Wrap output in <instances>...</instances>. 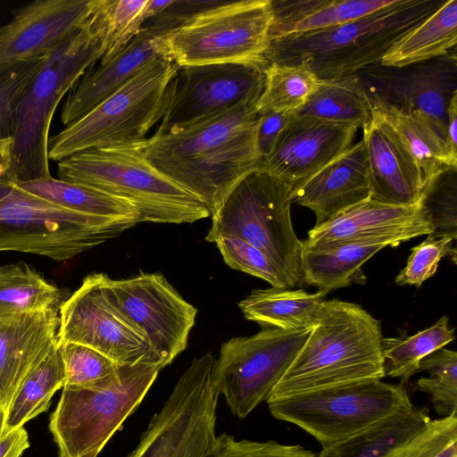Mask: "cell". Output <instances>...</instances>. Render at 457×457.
Instances as JSON below:
<instances>
[{
  "label": "cell",
  "instance_id": "1",
  "mask_svg": "<svg viewBox=\"0 0 457 457\" xmlns=\"http://www.w3.org/2000/svg\"><path fill=\"white\" fill-rule=\"evenodd\" d=\"M259 119L256 104L243 106L187 129L154 133L137 146L212 215L242 178L260 168Z\"/></svg>",
  "mask_w": 457,
  "mask_h": 457
},
{
  "label": "cell",
  "instance_id": "2",
  "mask_svg": "<svg viewBox=\"0 0 457 457\" xmlns=\"http://www.w3.org/2000/svg\"><path fill=\"white\" fill-rule=\"evenodd\" d=\"M380 322L360 305L324 300L303 345L267 400L386 377Z\"/></svg>",
  "mask_w": 457,
  "mask_h": 457
},
{
  "label": "cell",
  "instance_id": "3",
  "mask_svg": "<svg viewBox=\"0 0 457 457\" xmlns=\"http://www.w3.org/2000/svg\"><path fill=\"white\" fill-rule=\"evenodd\" d=\"M443 0H394L364 17L333 27L270 40L265 62L306 63L319 79H339L378 63L403 34L440 7Z\"/></svg>",
  "mask_w": 457,
  "mask_h": 457
},
{
  "label": "cell",
  "instance_id": "4",
  "mask_svg": "<svg viewBox=\"0 0 457 457\" xmlns=\"http://www.w3.org/2000/svg\"><path fill=\"white\" fill-rule=\"evenodd\" d=\"M58 179L83 184L132 204L140 222L182 224L211 213L141 153L137 144L92 149L58 162Z\"/></svg>",
  "mask_w": 457,
  "mask_h": 457
},
{
  "label": "cell",
  "instance_id": "5",
  "mask_svg": "<svg viewBox=\"0 0 457 457\" xmlns=\"http://www.w3.org/2000/svg\"><path fill=\"white\" fill-rule=\"evenodd\" d=\"M103 55V42L90 17L47 54L21 102L11 143L8 175L16 183L51 176L48 141L54 111Z\"/></svg>",
  "mask_w": 457,
  "mask_h": 457
},
{
  "label": "cell",
  "instance_id": "6",
  "mask_svg": "<svg viewBox=\"0 0 457 457\" xmlns=\"http://www.w3.org/2000/svg\"><path fill=\"white\" fill-rule=\"evenodd\" d=\"M137 224L75 212L34 195L8 175L0 177V252L66 261Z\"/></svg>",
  "mask_w": 457,
  "mask_h": 457
},
{
  "label": "cell",
  "instance_id": "7",
  "mask_svg": "<svg viewBox=\"0 0 457 457\" xmlns=\"http://www.w3.org/2000/svg\"><path fill=\"white\" fill-rule=\"evenodd\" d=\"M178 65L159 57L87 114L49 138L48 158L60 162L87 150L130 145L163 116L168 87Z\"/></svg>",
  "mask_w": 457,
  "mask_h": 457
},
{
  "label": "cell",
  "instance_id": "8",
  "mask_svg": "<svg viewBox=\"0 0 457 457\" xmlns=\"http://www.w3.org/2000/svg\"><path fill=\"white\" fill-rule=\"evenodd\" d=\"M162 369L120 365L108 378L87 387L63 386L49 418L58 457H97L139 406Z\"/></svg>",
  "mask_w": 457,
  "mask_h": 457
},
{
  "label": "cell",
  "instance_id": "9",
  "mask_svg": "<svg viewBox=\"0 0 457 457\" xmlns=\"http://www.w3.org/2000/svg\"><path fill=\"white\" fill-rule=\"evenodd\" d=\"M291 193L288 185L266 170H252L212 214L205 240L220 235L241 238L265 253L292 288L302 286L303 245L291 220Z\"/></svg>",
  "mask_w": 457,
  "mask_h": 457
},
{
  "label": "cell",
  "instance_id": "10",
  "mask_svg": "<svg viewBox=\"0 0 457 457\" xmlns=\"http://www.w3.org/2000/svg\"><path fill=\"white\" fill-rule=\"evenodd\" d=\"M277 420L299 427L322 448L351 437L405 408V383L363 379L267 400Z\"/></svg>",
  "mask_w": 457,
  "mask_h": 457
},
{
  "label": "cell",
  "instance_id": "11",
  "mask_svg": "<svg viewBox=\"0 0 457 457\" xmlns=\"http://www.w3.org/2000/svg\"><path fill=\"white\" fill-rule=\"evenodd\" d=\"M271 20L270 0H225L166 34L167 57L178 66L253 62L266 67Z\"/></svg>",
  "mask_w": 457,
  "mask_h": 457
},
{
  "label": "cell",
  "instance_id": "12",
  "mask_svg": "<svg viewBox=\"0 0 457 457\" xmlns=\"http://www.w3.org/2000/svg\"><path fill=\"white\" fill-rule=\"evenodd\" d=\"M216 358H195L128 457H207L216 439Z\"/></svg>",
  "mask_w": 457,
  "mask_h": 457
},
{
  "label": "cell",
  "instance_id": "13",
  "mask_svg": "<svg viewBox=\"0 0 457 457\" xmlns=\"http://www.w3.org/2000/svg\"><path fill=\"white\" fill-rule=\"evenodd\" d=\"M311 329L263 328L251 337H232L221 345L213 382L233 415L245 419L267 401Z\"/></svg>",
  "mask_w": 457,
  "mask_h": 457
},
{
  "label": "cell",
  "instance_id": "14",
  "mask_svg": "<svg viewBox=\"0 0 457 457\" xmlns=\"http://www.w3.org/2000/svg\"><path fill=\"white\" fill-rule=\"evenodd\" d=\"M265 68L253 62L179 66L169 84L164 113L155 133L187 129L256 104L264 89Z\"/></svg>",
  "mask_w": 457,
  "mask_h": 457
},
{
  "label": "cell",
  "instance_id": "15",
  "mask_svg": "<svg viewBox=\"0 0 457 457\" xmlns=\"http://www.w3.org/2000/svg\"><path fill=\"white\" fill-rule=\"evenodd\" d=\"M103 288L111 303L146 337L157 366L163 369L187 348L197 309L162 274L125 279L103 274Z\"/></svg>",
  "mask_w": 457,
  "mask_h": 457
},
{
  "label": "cell",
  "instance_id": "16",
  "mask_svg": "<svg viewBox=\"0 0 457 457\" xmlns=\"http://www.w3.org/2000/svg\"><path fill=\"white\" fill-rule=\"evenodd\" d=\"M103 274L85 277L60 306L58 343L91 347L120 365L157 366L146 337L108 300Z\"/></svg>",
  "mask_w": 457,
  "mask_h": 457
},
{
  "label": "cell",
  "instance_id": "17",
  "mask_svg": "<svg viewBox=\"0 0 457 457\" xmlns=\"http://www.w3.org/2000/svg\"><path fill=\"white\" fill-rule=\"evenodd\" d=\"M355 74L370 100L403 114L426 117L445 139L448 107L457 95L456 48L445 55L403 67L378 62Z\"/></svg>",
  "mask_w": 457,
  "mask_h": 457
},
{
  "label": "cell",
  "instance_id": "18",
  "mask_svg": "<svg viewBox=\"0 0 457 457\" xmlns=\"http://www.w3.org/2000/svg\"><path fill=\"white\" fill-rule=\"evenodd\" d=\"M430 218L420 202L395 206L370 200L314 226L303 242L304 249L320 250L350 242H379L396 247L401 243L432 232Z\"/></svg>",
  "mask_w": 457,
  "mask_h": 457
},
{
  "label": "cell",
  "instance_id": "19",
  "mask_svg": "<svg viewBox=\"0 0 457 457\" xmlns=\"http://www.w3.org/2000/svg\"><path fill=\"white\" fill-rule=\"evenodd\" d=\"M358 129L293 114L259 169L293 190L346 151Z\"/></svg>",
  "mask_w": 457,
  "mask_h": 457
},
{
  "label": "cell",
  "instance_id": "20",
  "mask_svg": "<svg viewBox=\"0 0 457 457\" xmlns=\"http://www.w3.org/2000/svg\"><path fill=\"white\" fill-rule=\"evenodd\" d=\"M94 0H37L0 26V65L52 52L89 19Z\"/></svg>",
  "mask_w": 457,
  "mask_h": 457
},
{
  "label": "cell",
  "instance_id": "21",
  "mask_svg": "<svg viewBox=\"0 0 457 457\" xmlns=\"http://www.w3.org/2000/svg\"><path fill=\"white\" fill-rule=\"evenodd\" d=\"M362 131L370 180V200L395 206L420 202L426 189L421 173L395 131L372 111Z\"/></svg>",
  "mask_w": 457,
  "mask_h": 457
},
{
  "label": "cell",
  "instance_id": "22",
  "mask_svg": "<svg viewBox=\"0 0 457 457\" xmlns=\"http://www.w3.org/2000/svg\"><path fill=\"white\" fill-rule=\"evenodd\" d=\"M59 310L0 317V408L58 344Z\"/></svg>",
  "mask_w": 457,
  "mask_h": 457
},
{
  "label": "cell",
  "instance_id": "23",
  "mask_svg": "<svg viewBox=\"0 0 457 457\" xmlns=\"http://www.w3.org/2000/svg\"><path fill=\"white\" fill-rule=\"evenodd\" d=\"M370 197V180L362 140L352 145L291 193L292 202L314 212L315 226L331 220Z\"/></svg>",
  "mask_w": 457,
  "mask_h": 457
},
{
  "label": "cell",
  "instance_id": "24",
  "mask_svg": "<svg viewBox=\"0 0 457 457\" xmlns=\"http://www.w3.org/2000/svg\"><path fill=\"white\" fill-rule=\"evenodd\" d=\"M167 57L165 36L141 29L117 54L89 68L70 91L61 112L66 127L112 95L152 61Z\"/></svg>",
  "mask_w": 457,
  "mask_h": 457
},
{
  "label": "cell",
  "instance_id": "25",
  "mask_svg": "<svg viewBox=\"0 0 457 457\" xmlns=\"http://www.w3.org/2000/svg\"><path fill=\"white\" fill-rule=\"evenodd\" d=\"M393 1L270 0L272 20L270 41L337 27L380 10Z\"/></svg>",
  "mask_w": 457,
  "mask_h": 457
},
{
  "label": "cell",
  "instance_id": "26",
  "mask_svg": "<svg viewBox=\"0 0 457 457\" xmlns=\"http://www.w3.org/2000/svg\"><path fill=\"white\" fill-rule=\"evenodd\" d=\"M325 296L320 291L271 287L253 290L238 306L246 320L263 328L303 330L313 328Z\"/></svg>",
  "mask_w": 457,
  "mask_h": 457
},
{
  "label": "cell",
  "instance_id": "27",
  "mask_svg": "<svg viewBox=\"0 0 457 457\" xmlns=\"http://www.w3.org/2000/svg\"><path fill=\"white\" fill-rule=\"evenodd\" d=\"M388 246L379 242H350L320 250L303 248V283L328 293L353 283L364 284L362 265L375 253Z\"/></svg>",
  "mask_w": 457,
  "mask_h": 457
},
{
  "label": "cell",
  "instance_id": "28",
  "mask_svg": "<svg viewBox=\"0 0 457 457\" xmlns=\"http://www.w3.org/2000/svg\"><path fill=\"white\" fill-rule=\"evenodd\" d=\"M457 0H446L397 39L379 63L403 67L445 55L456 48Z\"/></svg>",
  "mask_w": 457,
  "mask_h": 457
},
{
  "label": "cell",
  "instance_id": "29",
  "mask_svg": "<svg viewBox=\"0 0 457 457\" xmlns=\"http://www.w3.org/2000/svg\"><path fill=\"white\" fill-rule=\"evenodd\" d=\"M370 102L371 111L390 126L417 164L426 187L444 169L457 167L451 162L445 139L428 119L403 114L376 100Z\"/></svg>",
  "mask_w": 457,
  "mask_h": 457
},
{
  "label": "cell",
  "instance_id": "30",
  "mask_svg": "<svg viewBox=\"0 0 457 457\" xmlns=\"http://www.w3.org/2000/svg\"><path fill=\"white\" fill-rule=\"evenodd\" d=\"M428 412L426 406L400 410L351 437L322 448L316 457H386L431 420Z\"/></svg>",
  "mask_w": 457,
  "mask_h": 457
},
{
  "label": "cell",
  "instance_id": "31",
  "mask_svg": "<svg viewBox=\"0 0 457 457\" xmlns=\"http://www.w3.org/2000/svg\"><path fill=\"white\" fill-rule=\"evenodd\" d=\"M17 184L34 195L75 212L140 223L138 211L132 204L83 184L52 176Z\"/></svg>",
  "mask_w": 457,
  "mask_h": 457
},
{
  "label": "cell",
  "instance_id": "32",
  "mask_svg": "<svg viewBox=\"0 0 457 457\" xmlns=\"http://www.w3.org/2000/svg\"><path fill=\"white\" fill-rule=\"evenodd\" d=\"M295 117L362 128L371 119V104L356 74L320 79L315 92Z\"/></svg>",
  "mask_w": 457,
  "mask_h": 457
},
{
  "label": "cell",
  "instance_id": "33",
  "mask_svg": "<svg viewBox=\"0 0 457 457\" xmlns=\"http://www.w3.org/2000/svg\"><path fill=\"white\" fill-rule=\"evenodd\" d=\"M65 381L60 345L30 372L21 383L5 410L2 434L23 427L48 410L54 393Z\"/></svg>",
  "mask_w": 457,
  "mask_h": 457
},
{
  "label": "cell",
  "instance_id": "34",
  "mask_svg": "<svg viewBox=\"0 0 457 457\" xmlns=\"http://www.w3.org/2000/svg\"><path fill=\"white\" fill-rule=\"evenodd\" d=\"M64 292L24 262L0 266V317L59 310Z\"/></svg>",
  "mask_w": 457,
  "mask_h": 457
},
{
  "label": "cell",
  "instance_id": "35",
  "mask_svg": "<svg viewBox=\"0 0 457 457\" xmlns=\"http://www.w3.org/2000/svg\"><path fill=\"white\" fill-rule=\"evenodd\" d=\"M264 89L256 104L258 113L291 112L299 110L318 87L320 79L303 62L297 64L269 63Z\"/></svg>",
  "mask_w": 457,
  "mask_h": 457
},
{
  "label": "cell",
  "instance_id": "36",
  "mask_svg": "<svg viewBox=\"0 0 457 457\" xmlns=\"http://www.w3.org/2000/svg\"><path fill=\"white\" fill-rule=\"evenodd\" d=\"M455 338L454 328L449 327L446 316L418 333L398 338H383L382 353L386 376L401 378L406 383L416 374L426 356L444 347Z\"/></svg>",
  "mask_w": 457,
  "mask_h": 457
},
{
  "label": "cell",
  "instance_id": "37",
  "mask_svg": "<svg viewBox=\"0 0 457 457\" xmlns=\"http://www.w3.org/2000/svg\"><path fill=\"white\" fill-rule=\"evenodd\" d=\"M149 0H94L90 20L103 42L106 62L121 51L140 31Z\"/></svg>",
  "mask_w": 457,
  "mask_h": 457
},
{
  "label": "cell",
  "instance_id": "38",
  "mask_svg": "<svg viewBox=\"0 0 457 457\" xmlns=\"http://www.w3.org/2000/svg\"><path fill=\"white\" fill-rule=\"evenodd\" d=\"M47 54L0 65V142L12 140L21 102Z\"/></svg>",
  "mask_w": 457,
  "mask_h": 457
},
{
  "label": "cell",
  "instance_id": "39",
  "mask_svg": "<svg viewBox=\"0 0 457 457\" xmlns=\"http://www.w3.org/2000/svg\"><path fill=\"white\" fill-rule=\"evenodd\" d=\"M428 371L430 378H420L416 390L430 395L439 415L457 412V353L442 347L426 356L419 364L416 374Z\"/></svg>",
  "mask_w": 457,
  "mask_h": 457
},
{
  "label": "cell",
  "instance_id": "40",
  "mask_svg": "<svg viewBox=\"0 0 457 457\" xmlns=\"http://www.w3.org/2000/svg\"><path fill=\"white\" fill-rule=\"evenodd\" d=\"M421 204L429 215L431 237H457V167H447L427 186Z\"/></svg>",
  "mask_w": 457,
  "mask_h": 457
},
{
  "label": "cell",
  "instance_id": "41",
  "mask_svg": "<svg viewBox=\"0 0 457 457\" xmlns=\"http://www.w3.org/2000/svg\"><path fill=\"white\" fill-rule=\"evenodd\" d=\"M457 455V412L430 420L386 457H453Z\"/></svg>",
  "mask_w": 457,
  "mask_h": 457
},
{
  "label": "cell",
  "instance_id": "42",
  "mask_svg": "<svg viewBox=\"0 0 457 457\" xmlns=\"http://www.w3.org/2000/svg\"><path fill=\"white\" fill-rule=\"evenodd\" d=\"M224 262L232 269L260 278L271 287H291L287 278L270 259L253 245L230 235H220L212 239Z\"/></svg>",
  "mask_w": 457,
  "mask_h": 457
},
{
  "label": "cell",
  "instance_id": "43",
  "mask_svg": "<svg viewBox=\"0 0 457 457\" xmlns=\"http://www.w3.org/2000/svg\"><path fill=\"white\" fill-rule=\"evenodd\" d=\"M59 345L65 371L63 386H94L113 375L120 366L91 347L76 343Z\"/></svg>",
  "mask_w": 457,
  "mask_h": 457
},
{
  "label": "cell",
  "instance_id": "44",
  "mask_svg": "<svg viewBox=\"0 0 457 457\" xmlns=\"http://www.w3.org/2000/svg\"><path fill=\"white\" fill-rule=\"evenodd\" d=\"M453 239L448 237H428L411 249L406 265L398 273L395 281L398 286H416L420 287L425 280L433 277L439 262L447 257L456 262V248Z\"/></svg>",
  "mask_w": 457,
  "mask_h": 457
},
{
  "label": "cell",
  "instance_id": "45",
  "mask_svg": "<svg viewBox=\"0 0 457 457\" xmlns=\"http://www.w3.org/2000/svg\"><path fill=\"white\" fill-rule=\"evenodd\" d=\"M207 457H316V454L300 445H286L274 440H237L222 433L216 436Z\"/></svg>",
  "mask_w": 457,
  "mask_h": 457
},
{
  "label": "cell",
  "instance_id": "46",
  "mask_svg": "<svg viewBox=\"0 0 457 457\" xmlns=\"http://www.w3.org/2000/svg\"><path fill=\"white\" fill-rule=\"evenodd\" d=\"M224 1L167 0L161 11L144 21L141 29L165 36L184 26L200 13L221 4Z\"/></svg>",
  "mask_w": 457,
  "mask_h": 457
},
{
  "label": "cell",
  "instance_id": "47",
  "mask_svg": "<svg viewBox=\"0 0 457 457\" xmlns=\"http://www.w3.org/2000/svg\"><path fill=\"white\" fill-rule=\"evenodd\" d=\"M293 114L291 112H269L260 115L256 144L261 164L271 152L278 136L289 122Z\"/></svg>",
  "mask_w": 457,
  "mask_h": 457
},
{
  "label": "cell",
  "instance_id": "48",
  "mask_svg": "<svg viewBox=\"0 0 457 457\" xmlns=\"http://www.w3.org/2000/svg\"><path fill=\"white\" fill-rule=\"evenodd\" d=\"M29 447V435L23 427L0 435V457H21Z\"/></svg>",
  "mask_w": 457,
  "mask_h": 457
},
{
  "label": "cell",
  "instance_id": "49",
  "mask_svg": "<svg viewBox=\"0 0 457 457\" xmlns=\"http://www.w3.org/2000/svg\"><path fill=\"white\" fill-rule=\"evenodd\" d=\"M445 145L453 165L457 166V95L448 107Z\"/></svg>",
  "mask_w": 457,
  "mask_h": 457
},
{
  "label": "cell",
  "instance_id": "50",
  "mask_svg": "<svg viewBox=\"0 0 457 457\" xmlns=\"http://www.w3.org/2000/svg\"><path fill=\"white\" fill-rule=\"evenodd\" d=\"M11 143L12 141L0 142V177L8 175Z\"/></svg>",
  "mask_w": 457,
  "mask_h": 457
},
{
  "label": "cell",
  "instance_id": "51",
  "mask_svg": "<svg viewBox=\"0 0 457 457\" xmlns=\"http://www.w3.org/2000/svg\"><path fill=\"white\" fill-rule=\"evenodd\" d=\"M5 411L0 408V435H2L4 421Z\"/></svg>",
  "mask_w": 457,
  "mask_h": 457
},
{
  "label": "cell",
  "instance_id": "52",
  "mask_svg": "<svg viewBox=\"0 0 457 457\" xmlns=\"http://www.w3.org/2000/svg\"><path fill=\"white\" fill-rule=\"evenodd\" d=\"M453 457H457V455H456V456H453Z\"/></svg>",
  "mask_w": 457,
  "mask_h": 457
}]
</instances>
